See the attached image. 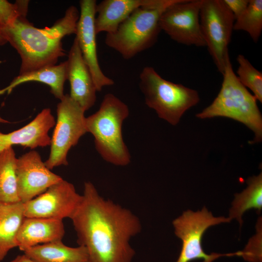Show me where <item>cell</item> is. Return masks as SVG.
<instances>
[{
	"label": "cell",
	"mask_w": 262,
	"mask_h": 262,
	"mask_svg": "<svg viewBox=\"0 0 262 262\" xmlns=\"http://www.w3.org/2000/svg\"><path fill=\"white\" fill-rule=\"evenodd\" d=\"M70 219L88 262H132L135 252L130 241L141 231L138 217L101 196L91 182H84L81 201Z\"/></svg>",
	"instance_id": "6da1fadb"
},
{
	"label": "cell",
	"mask_w": 262,
	"mask_h": 262,
	"mask_svg": "<svg viewBox=\"0 0 262 262\" xmlns=\"http://www.w3.org/2000/svg\"><path fill=\"white\" fill-rule=\"evenodd\" d=\"M79 16L77 8L71 5L50 27H35L26 16H21L12 26L0 28L7 42L20 55L19 75L56 65L66 55L62 39L76 33Z\"/></svg>",
	"instance_id": "7a4b0ae2"
},
{
	"label": "cell",
	"mask_w": 262,
	"mask_h": 262,
	"mask_svg": "<svg viewBox=\"0 0 262 262\" xmlns=\"http://www.w3.org/2000/svg\"><path fill=\"white\" fill-rule=\"evenodd\" d=\"M129 115L128 106L111 93L106 94L99 109L85 118L87 132L94 137L95 147L106 162L124 166L131 155L123 138L122 126Z\"/></svg>",
	"instance_id": "3957f363"
},
{
	"label": "cell",
	"mask_w": 262,
	"mask_h": 262,
	"mask_svg": "<svg viewBox=\"0 0 262 262\" xmlns=\"http://www.w3.org/2000/svg\"><path fill=\"white\" fill-rule=\"evenodd\" d=\"M179 0H150L136 9L117 29L106 33L105 43L122 57L129 60L151 48L157 42L161 30L159 19L169 6Z\"/></svg>",
	"instance_id": "277c9868"
},
{
	"label": "cell",
	"mask_w": 262,
	"mask_h": 262,
	"mask_svg": "<svg viewBox=\"0 0 262 262\" xmlns=\"http://www.w3.org/2000/svg\"><path fill=\"white\" fill-rule=\"evenodd\" d=\"M221 89L213 102L196 116L201 119L222 116L243 123L255 134L252 143L262 139V116L257 99L239 81L229 54L227 56Z\"/></svg>",
	"instance_id": "5b68a950"
},
{
	"label": "cell",
	"mask_w": 262,
	"mask_h": 262,
	"mask_svg": "<svg viewBox=\"0 0 262 262\" xmlns=\"http://www.w3.org/2000/svg\"><path fill=\"white\" fill-rule=\"evenodd\" d=\"M139 79L146 105L172 125H177L183 114L199 101L196 90L166 80L151 66L145 67Z\"/></svg>",
	"instance_id": "8992f818"
},
{
	"label": "cell",
	"mask_w": 262,
	"mask_h": 262,
	"mask_svg": "<svg viewBox=\"0 0 262 262\" xmlns=\"http://www.w3.org/2000/svg\"><path fill=\"white\" fill-rule=\"evenodd\" d=\"M85 112L68 94L57 104V122L51 138L50 154L44 162L49 169L68 164L69 150L87 132Z\"/></svg>",
	"instance_id": "52a82bcc"
},
{
	"label": "cell",
	"mask_w": 262,
	"mask_h": 262,
	"mask_svg": "<svg viewBox=\"0 0 262 262\" xmlns=\"http://www.w3.org/2000/svg\"><path fill=\"white\" fill-rule=\"evenodd\" d=\"M231 220L229 217H214L205 207L196 212L189 210L184 212L173 221L175 233L182 241L180 253L176 262H190L198 259H203V262H212L222 256H242V251L223 254H207L202 246V237L208 228Z\"/></svg>",
	"instance_id": "ba28073f"
},
{
	"label": "cell",
	"mask_w": 262,
	"mask_h": 262,
	"mask_svg": "<svg viewBox=\"0 0 262 262\" xmlns=\"http://www.w3.org/2000/svg\"><path fill=\"white\" fill-rule=\"evenodd\" d=\"M200 24L206 47L218 71L223 73L229 54L235 17L223 0H202Z\"/></svg>",
	"instance_id": "9c48e42d"
},
{
	"label": "cell",
	"mask_w": 262,
	"mask_h": 262,
	"mask_svg": "<svg viewBox=\"0 0 262 262\" xmlns=\"http://www.w3.org/2000/svg\"><path fill=\"white\" fill-rule=\"evenodd\" d=\"M202 0H179L167 8L159 19V26L174 41L186 46L206 47L200 24Z\"/></svg>",
	"instance_id": "30bf717a"
},
{
	"label": "cell",
	"mask_w": 262,
	"mask_h": 262,
	"mask_svg": "<svg viewBox=\"0 0 262 262\" xmlns=\"http://www.w3.org/2000/svg\"><path fill=\"white\" fill-rule=\"evenodd\" d=\"M82 198L74 185L62 180L45 192L23 203L26 217L51 218L63 220L71 218Z\"/></svg>",
	"instance_id": "8fae6325"
},
{
	"label": "cell",
	"mask_w": 262,
	"mask_h": 262,
	"mask_svg": "<svg viewBox=\"0 0 262 262\" xmlns=\"http://www.w3.org/2000/svg\"><path fill=\"white\" fill-rule=\"evenodd\" d=\"M16 175L18 197L23 203L63 180L46 166L35 150H31L16 159Z\"/></svg>",
	"instance_id": "7c38bea8"
},
{
	"label": "cell",
	"mask_w": 262,
	"mask_h": 262,
	"mask_svg": "<svg viewBox=\"0 0 262 262\" xmlns=\"http://www.w3.org/2000/svg\"><path fill=\"white\" fill-rule=\"evenodd\" d=\"M79 4L80 13L77 24L76 38L83 58L90 71L97 90L100 92L104 87L113 85L114 82L103 73L98 61L95 27L97 2L95 0H81Z\"/></svg>",
	"instance_id": "4fadbf2b"
},
{
	"label": "cell",
	"mask_w": 262,
	"mask_h": 262,
	"mask_svg": "<svg viewBox=\"0 0 262 262\" xmlns=\"http://www.w3.org/2000/svg\"><path fill=\"white\" fill-rule=\"evenodd\" d=\"M66 61L67 80L70 86L69 96L86 111L95 104L98 91L76 37Z\"/></svg>",
	"instance_id": "5bb4252c"
},
{
	"label": "cell",
	"mask_w": 262,
	"mask_h": 262,
	"mask_svg": "<svg viewBox=\"0 0 262 262\" xmlns=\"http://www.w3.org/2000/svg\"><path fill=\"white\" fill-rule=\"evenodd\" d=\"M55 124L50 109H44L23 127L8 133L0 132V153L15 145L31 149L50 146L49 132Z\"/></svg>",
	"instance_id": "9a60e30c"
},
{
	"label": "cell",
	"mask_w": 262,
	"mask_h": 262,
	"mask_svg": "<svg viewBox=\"0 0 262 262\" xmlns=\"http://www.w3.org/2000/svg\"><path fill=\"white\" fill-rule=\"evenodd\" d=\"M65 233L62 220L24 217L16 237L17 247L23 251L38 245L62 241Z\"/></svg>",
	"instance_id": "2e32d148"
},
{
	"label": "cell",
	"mask_w": 262,
	"mask_h": 262,
	"mask_svg": "<svg viewBox=\"0 0 262 262\" xmlns=\"http://www.w3.org/2000/svg\"><path fill=\"white\" fill-rule=\"evenodd\" d=\"M150 0H104L96 6L95 27L96 34L114 33L119 25L137 8Z\"/></svg>",
	"instance_id": "e0dca14e"
},
{
	"label": "cell",
	"mask_w": 262,
	"mask_h": 262,
	"mask_svg": "<svg viewBox=\"0 0 262 262\" xmlns=\"http://www.w3.org/2000/svg\"><path fill=\"white\" fill-rule=\"evenodd\" d=\"M23 251L35 262H88L84 246H68L62 241L38 245Z\"/></svg>",
	"instance_id": "ac0fdd59"
},
{
	"label": "cell",
	"mask_w": 262,
	"mask_h": 262,
	"mask_svg": "<svg viewBox=\"0 0 262 262\" xmlns=\"http://www.w3.org/2000/svg\"><path fill=\"white\" fill-rule=\"evenodd\" d=\"M67 76V63L65 61L59 65L46 66L37 70L18 75L9 86L5 88L9 93L16 86L28 82H38L46 84L50 88V92L60 99L65 96L64 84Z\"/></svg>",
	"instance_id": "d6986e66"
},
{
	"label": "cell",
	"mask_w": 262,
	"mask_h": 262,
	"mask_svg": "<svg viewBox=\"0 0 262 262\" xmlns=\"http://www.w3.org/2000/svg\"><path fill=\"white\" fill-rule=\"evenodd\" d=\"M24 217L21 202L0 204V262L17 247L16 237Z\"/></svg>",
	"instance_id": "ffe728a7"
},
{
	"label": "cell",
	"mask_w": 262,
	"mask_h": 262,
	"mask_svg": "<svg viewBox=\"0 0 262 262\" xmlns=\"http://www.w3.org/2000/svg\"><path fill=\"white\" fill-rule=\"evenodd\" d=\"M16 159L13 147L0 153V204L20 202L16 175Z\"/></svg>",
	"instance_id": "44dd1931"
},
{
	"label": "cell",
	"mask_w": 262,
	"mask_h": 262,
	"mask_svg": "<svg viewBox=\"0 0 262 262\" xmlns=\"http://www.w3.org/2000/svg\"><path fill=\"white\" fill-rule=\"evenodd\" d=\"M247 187L242 193L236 194L229 217L235 218L242 225V216L246 211L254 209L260 212L262 208V174L248 178Z\"/></svg>",
	"instance_id": "7402d4cb"
},
{
	"label": "cell",
	"mask_w": 262,
	"mask_h": 262,
	"mask_svg": "<svg viewBox=\"0 0 262 262\" xmlns=\"http://www.w3.org/2000/svg\"><path fill=\"white\" fill-rule=\"evenodd\" d=\"M233 30L246 32L257 43L262 31V0H249L245 10L234 22Z\"/></svg>",
	"instance_id": "603a6c76"
},
{
	"label": "cell",
	"mask_w": 262,
	"mask_h": 262,
	"mask_svg": "<svg viewBox=\"0 0 262 262\" xmlns=\"http://www.w3.org/2000/svg\"><path fill=\"white\" fill-rule=\"evenodd\" d=\"M237 78L245 87L250 89L257 100L262 102V72L257 69L243 55L237 57Z\"/></svg>",
	"instance_id": "cb8c5ba5"
},
{
	"label": "cell",
	"mask_w": 262,
	"mask_h": 262,
	"mask_svg": "<svg viewBox=\"0 0 262 262\" xmlns=\"http://www.w3.org/2000/svg\"><path fill=\"white\" fill-rule=\"evenodd\" d=\"M29 1L16 0L12 3L6 0H0V28L12 26L20 16H26Z\"/></svg>",
	"instance_id": "d4e9b609"
},
{
	"label": "cell",
	"mask_w": 262,
	"mask_h": 262,
	"mask_svg": "<svg viewBox=\"0 0 262 262\" xmlns=\"http://www.w3.org/2000/svg\"><path fill=\"white\" fill-rule=\"evenodd\" d=\"M257 227L258 233L252 237L246 247L242 251V257L246 261L251 262L262 261V229Z\"/></svg>",
	"instance_id": "484cf974"
},
{
	"label": "cell",
	"mask_w": 262,
	"mask_h": 262,
	"mask_svg": "<svg viewBox=\"0 0 262 262\" xmlns=\"http://www.w3.org/2000/svg\"><path fill=\"white\" fill-rule=\"evenodd\" d=\"M249 0H223L235 19L246 8Z\"/></svg>",
	"instance_id": "4316f807"
},
{
	"label": "cell",
	"mask_w": 262,
	"mask_h": 262,
	"mask_svg": "<svg viewBox=\"0 0 262 262\" xmlns=\"http://www.w3.org/2000/svg\"><path fill=\"white\" fill-rule=\"evenodd\" d=\"M10 262H35L30 258L24 254L17 256L14 259Z\"/></svg>",
	"instance_id": "83f0119b"
},
{
	"label": "cell",
	"mask_w": 262,
	"mask_h": 262,
	"mask_svg": "<svg viewBox=\"0 0 262 262\" xmlns=\"http://www.w3.org/2000/svg\"><path fill=\"white\" fill-rule=\"evenodd\" d=\"M7 43V40H6L4 36L2 35L0 30V46L4 45Z\"/></svg>",
	"instance_id": "f1b7e54d"
},
{
	"label": "cell",
	"mask_w": 262,
	"mask_h": 262,
	"mask_svg": "<svg viewBox=\"0 0 262 262\" xmlns=\"http://www.w3.org/2000/svg\"><path fill=\"white\" fill-rule=\"evenodd\" d=\"M1 63V61H0V63ZM6 91L4 89V88L2 90H0V95L3 94L4 92H5Z\"/></svg>",
	"instance_id": "f546056e"
}]
</instances>
